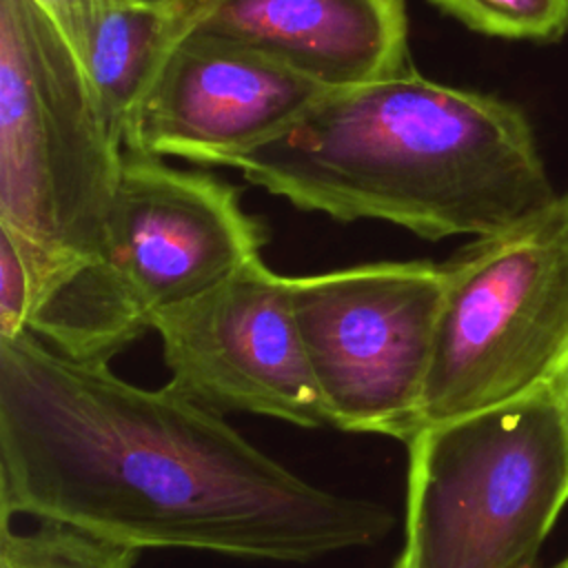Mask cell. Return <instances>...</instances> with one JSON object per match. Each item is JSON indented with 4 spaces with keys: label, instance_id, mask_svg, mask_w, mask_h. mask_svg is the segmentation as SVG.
Wrapping results in <instances>:
<instances>
[{
    "label": "cell",
    "instance_id": "obj_12",
    "mask_svg": "<svg viewBox=\"0 0 568 568\" xmlns=\"http://www.w3.org/2000/svg\"><path fill=\"white\" fill-rule=\"evenodd\" d=\"M138 550L120 548L73 528L38 521L31 530L0 524V568H133Z\"/></svg>",
    "mask_w": 568,
    "mask_h": 568
},
{
    "label": "cell",
    "instance_id": "obj_2",
    "mask_svg": "<svg viewBox=\"0 0 568 568\" xmlns=\"http://www.w3.org/2000/svg\"><path fill=\"white\" fill-rule=\"evenodd\" d=\"M224 166L300 211L379 220L430 242L493 235L557 195L515 102L435 82L413 64L324 91Z\"/></svg>",
    "mask_w": 568,
    "mask_h": 568
},
{
    "label": "cell",
    "instance_id": "obj_14",
    "mask_svg": "<svg viewBox=\"0 0 568 568\" xmlns=\"http://www.w3.org/2000/svg\"><path fill=\"white\" fill-rule=\"evenodd\" d=\"M31 304L29 268L13 242L0 233V337H16L27 331Z\"/></svg>",
    "mask_w": 568,
    "mask_h": 568
},
{
    "label": "cell",
    "instance_id": "obj_7",
    "mask_svg": "<svg viewBox=\"0 0 568 568\" xmlns=\"http://www.w3.org/2000/svg\"><path fill=\"white\" fill-rule=\"evenodd\" d=\"M169 382L217 413H253L302 428L328 426L288 277L262 255L209 291L153 315Z\"/></svg>",
    "mask_w": 568,
    "mask_h": 568
},
{
    "label": "cell",
    "instance_id": "obj_11",
    "mask_svg": "<svg viewBox=\"0 0 568 568\" xmlns=\"http://www.w3.org/2000/svg\"><path fill=\"white\" fill-rule=\"evenodd\" d=\"M191 13L193 0H120L98 20L80 62L120 142L171 49L191 31Z\"/></svg>",
    "mask_w": 568,
    "mask_h": 568
},
{
    "label": "cell",
    "instance_id": "obj_4",
    "mask_svg": "<svg viewBox=\"0 0 568 568\" xmlns=\"http://www.w3.org/2000/svg\"><path fill=\"white\" fill-rule=\"evenodd\" d=\"M417 568H515L568 501V410L555 384L422 428L408 444Z\"/></svg>",
    "mask_w": 568,
    "mask_h": 568
},
{
    "label": "cell",
    "instance_id": "obj_5",
    "mask_svg": "<svg viewBox=\"0 0 568 568\" xmlns=\"http://www.w3.org/2000/svg\"><path fill=\"white\" fill-rule=\"evenodd\" d=\"M422 428L555 384L568 364V191L450 260Z\"/></svg>",
    "mask_w": 568,
    "mask_h": 568
},
{
    "label": "cell",
    "instance_id": "obj_1",
    "mask_svg": "<svg viewBox=\"0 0 568 568\" xmlns=\"http://www.w3.org/2000/svg\"><path fill=\"white\" fill-rule=\"evenodd\" d=\"M129 548L306 564L379 544L395 515L315 486L171 384L142 388L31 333L0 337V524Z\"/></svg>",
    "mask_w": 568,
    "mask_h": 568
},
{
    "label": "cell",
    "instance_id": "obj_3",
    "mask_svg": "<svg viewBox=\"0 0 568 568\" xmlns=\"http://www.w3.org/2000/svg\"><path fill=\"white\" fill-rule=\"evenodd\" d=\"M122 158L62 31L33 0H0V233L33 304L102 260Z\"/></svg>",
    "mask_w": 568,
    "mask_h": 568
},
{
    "label": "cell",
    "instance_id": "obj_18",
    "mask_svg": "<svg viewBox=\"0 0 568 568\" xmlns=\"http://www.w3.org/2000/svg\"><path fill=\"white\" fill-rule=\"evenodd\" d=\"M515 568H541L539 555H537V557H530V559H526V561H521V564H517Z\"/></svg>",
    "mask_w": 568,
    "mask_h": 568
},
{
    "label": "cell",
    "instance_id": "obj_13",
    "mask_svg": "<svg viewBox=\"0 0 568 568\" xmlns=\"http://www.w3.org/2000/svg\"><path fill=\"white\" fill-rule=\"evenodd\" d=\"M468 29L504 40L557 42L568 33V0H428Z\"/></svg>",
    "mask_w": 568,
    "mask_h": 568
},
{
    "label": "cell",
    "instance_id": "obj_8",
    "mask_svg": "<svg viewBox=\"0 0 568 568\" xmlns=\"http://www.w3.org/2000/svg\"><path fill=\"white\" fill-rule=\"evenodd\" d=\"M266 242L233 184L124 151L102 260L149 322L260 257Z\"/></svg>",
    "mask_w": 568,
    "mask_h": 568
},
{
    "label": "cell",
    "instance_id": "obj_16",
    "mask_svg": "<svg viewBox=\"0 0 568 568\" xmlns=\"http://www.w3.org/2000/svg\"><path fill=\"white\" fill-rule=\"evenodd\" d=\"M390 568H417V548H415V539L410 535V530L404 528V546L395 559V564Z\"/></svg>",
    "mask_w": 568,
    "mask_h": 568
},
{
    "label": "cell",
    "instance_id": "obj_17",
    "mask_svg": "<svg viewBox=\"0 0 568 568\" xmlns=\"http://www.w3.org/2000/svg\"><path fill=\"white\" fill-rule=\"evenodd\" d=\"M555 388H557V393L561 395V402H564V406H566V410H568V364H566V368L561 371V375L557 377Z\"/></svg>",
    "mask_w": 568,
    "mask_h": 568
},
{
    "label": "cell",
    "instance_id": "obj_15",
    "mask_svg": "<svg viewBox=\"0 0 568 568\" xmlns=\"http://www.w3.org/2000/svg\"><path fill=\"white\" fill-rule=\"evenodd\" d=\"M62 31L78 58L84 55L89 38L102 13L120 0H33Z\"/></svg>",
    "mask_w": 568,
    "mask_h": 568
},
{
    "label": "cell",
    "instance_id": "obj_19",
    "mask_svg": "<svg viewBox=\"0 0 568 568\" xmlns=\"http://www.w3.org/2000/svg\"><path fill=\"white\" fill-rule=\"evenodd\" d=\"M559 568H568V557H566V561H564Z\"/></svg>",
    "mask_w": 568,
    "mask_h": 568
},
{
    "label": "cell",
    "instance_id": "obj_9",
    "mask_svg": "<svg viewBox=\"0 0 568 568\" xmlns=\"http://www.w3.org/2000/svg\"><path fill=\"white\" fill-rule=\"evenodd\" d=\"M324 91L271 55L191 29L133 109L122 146L224 166L284 129Z\"/></svg>",
    "mask_w": 568,
    "mask_h": 568
},
{
    "label": "cell",
    "instance_id": "obj_10",
    "mask_svg": "<svg viewBox=\"0 0 568 568\" xmlns=\"http://www.w3.org/2000/svg\"><path fill=\"white\" fill-rule=\"evenodd\" d=\"M191 29L246 44L326 89L410 64L404 0H193Z\"/></svg>",
    "mask_w": 568,
    "mask_h": 568
},
{
    "label": "cell",
    "instance_id": "obj_6",
    "mask_svg": "<svg viewBox=\"0 0 568 568\" xmlns=\"http://www.w3.org/2000/svg\"><path fill=\"white\" fill-rule=\"evenodd\" d=\"M328 426L408 444L446 293L444 262H371L288 277Z\"/></svg>",
    "mask_w": 568,
    "mask_h": 568
}]
</instances>
